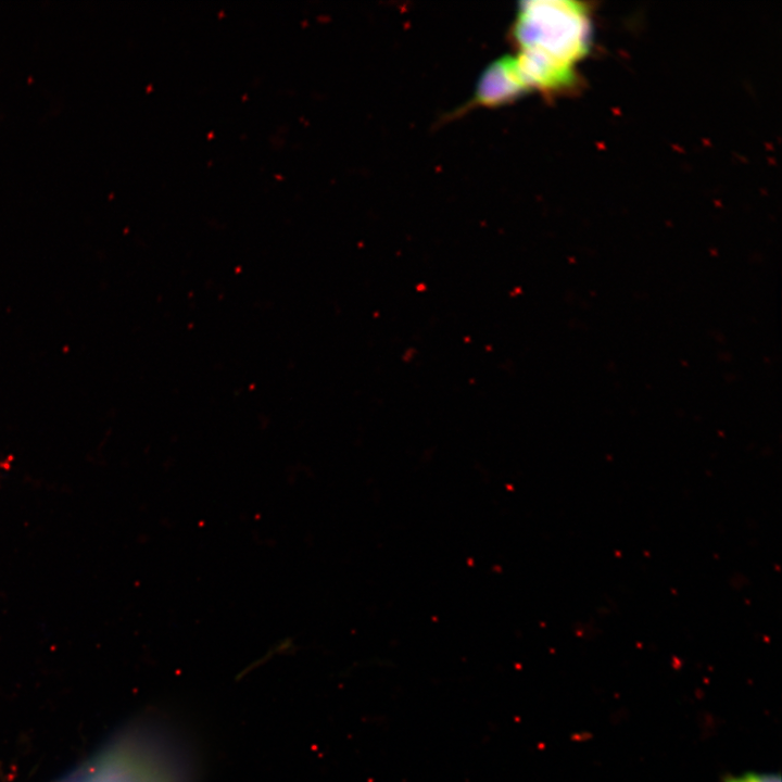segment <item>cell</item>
Wrapping results in <instances>:
<instances>
[{
    "label": "cell",
    "instance_id": "obj_1",
    "mask_svg": "<svg viewBox=\"0 0 782 782\" xmlns=\"http://www.w3.org/2000/svg\"><path fill=\"white\" fill-rule=\"evenodd\" d=\"M516 59L528 88L556 90L575 79L576 64L589 50V9L573 1L524 3L513 27Z\"/></svg>",
    "mask_w": 782,
    "mask_h": 782
},
{
    "label": "cell",
    "instance_id": "obj_2",
    "mask_svg": "<svg viewBox=\"0 0 782 782\" xmlns=\"http://www.w3.org/2000/svg\"><path fill=\"white\" fill-rule=\"evenodd\" d=\"M527 89L515 59L497 61L485 72L475 97L478 104H497Z\"/></svg>",
    "mask_w": 782,
    "mask_h": 782
},
{
    "label": "cell",
    "instance_id": "obj_3",
    "mask_svg": "<svg viewBox=\"0 0 782 782\" xmlns=\"http://www.w3.org/2000/svg\"><path fill=\"white\" fill-rule=\"evenodd\" d=\"M723 782H782L780 773L746 772L741 775H727Z\"/></svg>",
    "mask_w": 782,
    "mask_h": 782
}]
</instances>
